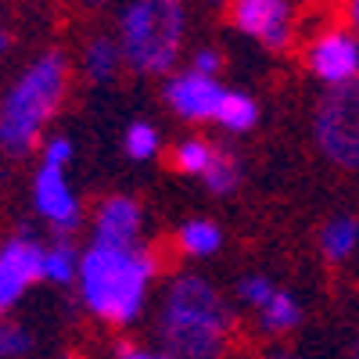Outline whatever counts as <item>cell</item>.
Instances as JSON below:
<instances>
[{
	"mask_svg": "<svg viewBox=\"0 0 359 359\" xmlns=\"http://www.w3.org/2000/svg\"><path fill=\"white\" fill-rule=\"evenodd\" d=\"M158 277V255L144 245L115 248V245H94L79 259L76 291L90 316L111 327H130L147 309Z\"/></svg>",
	"mask_w": 359,
	"mask_h": 359,
	"instance_id": "1",
	"label": "cell"
},
{
	"mask_svg": "<svg viewBox=\"0 0 359 359\" xmlns=\"http://www.w3.org/2000/svg\"><path fill=\"white\" fill-rule=\"evenodd\" d=\"M155 331L176 359H219L233 338V309L201 273H176L165 284Z\"/></svg>",
	"mask_w": 359,
	"mask_h": 359,
	"instance_id": "2",
	"label": "cell"
},
{
	"mask_svg": "<svg viewBox=\"0 0 359 359\" xmlns=\"http://www.w3.org/2000/svg\"><path fill=\"white\" fill-rule=\"evenodd\" d=\"M72 65L65 50H43L29 62L0 97V151L22 158L43 144L50 118L69 94Z\"/></svg>",
	"mask_w": 359,
	"mask_h": 359,
	"instance_id": "3",
	"label": "cell"
},
{
	"mask_svg": "<svg viewBox=\"0 0 359 359\" xmlns=\"http://www.w3.org/2000/svg\"><path fill=\"white\" fill-rule=\"evenodd\" d=\"M115 33L130 72L172 76L187 40V0H126Z\"/></svg>",
	"mask_w": 359,
	"mask_h": 359,
	"instance_id": "4",
	"label": "cell"
},
{
	"mask_svg": "<svg viewBox=\"0 0 359 359\" xmlns=\"http://www.w3.org/2000/svg\"><path fill=\"white\" fill-rule=\"evenodd\" d=\"M313 140L334 165H359V79L323 90L313 111Z\"/></svg>",
	"mask_w": 359,
	"mask_h": 359,
	"instance_id": "5",
	"label": "cell"
},
{
	"mask_svg": "<svg viewBox=\"0 0 359 359\" xmlns=\"http://www.w3.org/2000/svg\"><path fill=\"white\" fill-rule=\"evenodd\" d=\"M306 65L327 90L359 79V36L348 25L320 29L306 47Z\"/></svg>",
	"mask_w": 359,
	"mask_h": 359,
	"instance_id": "6",
	"label": "cell"
},
{
	"mask_svg": "<svg viewBox=\"0 0 359 359\" xmlns=\"http://www.w3.org/2000/svg\"><path fill=\"white\" fill-rule=\"evenodd\" d=\"M223 97H226V86L219 83V76H201L194 69L165 76L162 86L165 108L184 123H216Z\"/></svg>",
	"mask_w": 359,
	"mask_h": 359,
	"instance_id": "7",
	"label": "cell"
},
{
	"mask_svg": "<svg viewBox=\"0 0 359 359\" xmlns=\"http://www.w3.org/2000/svg\"><path fill=\"white\" fill-rule=\"evenodd\" d=\"M33 208L36 216L54 230V233H76L83 226V201L69 180V169H50V165H40L36 176H33Z\"/></svg>",
	"mask_w": 359,
	"mask_h": 359,
	"instance_id": "8",
	"label": "cell"
},
{
	"mask_svg": "<svg viewBox=\"0 0 359 359\" xmlns=\"http://www.w3.org/2000/svg\"><path fill=\"white\" fill-rule=\"evenodd\" d=\"M230 25L266 50H284L294 36V15L287 0H230Z\"/></svg>",
	"mask_w": 359,
	"mask_h": 359,
	"instance_id": "9",
	"label": "cell"
},
{
	"mask_svg": "<svg viewBox=\"0 0 359 359\" xmlns=\"http://www.w3.org/2000/svg\"><path fill=\"white\" fill-rule=\"evenodd\" d=\"M36 280H43V245L22 233L8 237L0 245V316L15 309Z\"/></svg>",
	"mask_w": 359,
	"mask_h": 359,
	"instance_id": "10",
	"label": "cell"
},
{
	"mask_svg": "<svg viewBox=\"0 0 359 359\" xmlns=\"http://www.w3.org/2000/svg\"><path fill=\"white\" fill-rule=\"evenodd\" d=\"M90 230H94V245L133 248L140 245V233H144V208L130 194H111L97 205Z\"/></svg>",
	"mask_w": 359,
	"mask_h": 359,
	"instance_id": "11",
	"label": "cell"
},
{
	"mask_svg": "<svg viewBox=\"0 0 359 359\" xmlns=\"http://www.w3.org/2000/svg\"><path fill=\"white\" fill-rule=\"evenodd\" d=\"M79 69L90 83H111L118 76V69H126L118 40L115 36H90L79 50Z\"/></svg>",
	"mask_w": 359,
	"mask_h": 359,
	"instance_id": "12",
	"label": "cell"
},
{
	"mask_svg": "<svg viewBox=\"0 0 359 359\" xmlns=\"http://www.w3.org/2000/svg\"><path fill=\"white\" fill-rule=\"evenodd\" d=\"M255 323H259L262 334H287L302 323V306H298V298L291 291L277 287L269 294V302L262 309H255Z\"/></svg>",
	"mask_w": 359,
	"mask_h": 359,
	"instance_id": "13",
	"label": "cell"
},
{
	"mask_svg": "<svg viewBox=\"0 0 359 359\" xmlns=\"http://www.w3.org/2000/svg\"><path fill=\"white\" fill-rule=\"evenodd\" d=\"M176 248L187 259H208L223 248V230L212 219H187L176 230Z\"/></svg>",
	"mask_w": 359,
	"mask_h": 359,
	"instance_id": "14",
	"label": "cell"
},
{
	"mask_svg": "<svg viewBox=\"0 0 359 359\" xmlns=\"http://www.w3.org/2000/svg\"><path fill=\"white\" fill-rule=\"evenodd\" d=\"M320 252L331 262H348L359 252V223L352 216H334L320 230Z\"/></svg>",
	"mask_w": 359,
	"mask_h": 359,
	"instance_id": "15",
	"label": "cell"
},
{
	"mask_svg": "<svg viewBox=\"0 0 359 359\" xmlns=\"http://www.w3.org/2000/svg\"><path fill=\"white\" fill-rule=\"evenodd\" d=\"M79 259L83 252L69 241V237H57L54 245L43 248V280L47 284H76L79 277Z\"/></svg>",
	"mask_w": 359,
	"mask_h": 359,
	"instance_id": "16",
	"label": "cell"
},
{
	"mask_svg": "<svg viewBox=\"0 0 359 359\" xmlns=\"http://www.w3.org/2000/svg\"><path fill=\"white\" fill-rule=\"evenodd\" d=\"M216 123H219L226 133H233V137L255 130V126H259V104H255V97L245 94V90H226Z\"/></svg>",
	"mask_w": 359,
	"mask_h": 359,
	"instance_id": "17",
	"label": "cell"
},
{
	"mask_svg": "<svg viewBox=\"0 0 359 359\" xmlns=\"http://www.w3.org/2000/svg\"><path fill=\"white\" fill-rule=\"evenodd\" d=\"M216 151L219 147L212 140H205V137H184L176 144V151H172V165L180 172H187V176H205L208 165L216 162Z\"/></svg>",
	"mask_w": 359,
	"mask_h": 359,
	"instance_id": "18",
	"label": "cell"
},
{
	"mask_svg": "<svg viewBox=\"0 0 359 359\" xmlns=\"http://www.w3.org/2000/svg\"><path fill=\"white\" fill-rule=\"evenodd\" d=\"M123 147L133 162H151L162 151V133L151 123H130L123 133Z\"/></svg>",
	"mask_w": 359,
	"mask_h": 359,
	"instance_id": "19",
	"label": "cell"
},
{
	"mask_svg": "<svg viewBox=\"0 0 359 359\" xmlns=\"http://www.w3.org/2000/svg\"><path fill=\"white\" fill-rule=\"evenodd\" d=\"M205 187L212 194H230L237 184H241V162H237L233 151H226V147H219L216 151V162L208 165V172L201 176Z\"/></svg>",
	"mask_w": 359,
	"mask_h": 359,
	"instance_id": "20",
	"label": "cell"
},
{
	"mask_svg": "<svg viewBox=\"0 0 359 359\" xmlns=\"http://www.w3.org/2000/svg\"><path fill=\"white\" fill-rule=\"evenodd\" d=\"M29 348H33V334H29L18 320L0 316V359H18Z\"/></svg>",
	"mask_w": 359,
	"mask_h": 359,
	"instance_id": "21",
	"label": "cell"
},
{
	"mask_svg": "<svg viewBox=\"0 0 359 359\" xmlns=\"http://www.w3.org/2000/svg\"><path fill=\"white\" fill-rule=\"evenodd\" d=\"M273 291H277V284L269 280V277H262V273H248V277L237 280V302L248 306V309L255 313V309H262V306L269 302V294H273Z\"/></svg>",
	"mask_w": 359,
	"mask_h": 359,
	"instance_id": "22",
	"label": "cell"
},
{
	"mask_svg": "<svg viewBox=\"0 0 359 359\" xmlns=\"http://www.w3.org/2000/svg\"><path fill=\"white\" fill-rule=\"evenodd\" d=\"M40 151V165H50V169H69V162L76 158V147L65 133H50L43 137V144L36 147Z\"/></svg>",
	"mask_w": 359,
	"mask_h": 359,
	"instance_id": "23",
	"label": "cell"
},
{
	"mask_svg": "<svg viewBox=\"0 0 359 359\" xmlns=\"http://www.w3.org/2000/svg\"><path fill=\"white\" fill-rule=\"evenodd\" d=\"M191 69L201 72V76H219V69H223V54H219L216 47H198V50L191 54Z\"/></svg>",
	"mask_w": 359,
	"mask_h": 359,
	"instance_id": "24",
	"label": "cell"
},
{
	"mask_svg": "<svg viewBox=\"0 0 359 359\" xmlns=\"http://www.w3.org/2000/svg\"><path fill=\"white\" fill-rule=\"evenodd\" d=\"M115 359H176V355H169L165 348L158 352V348H137V345H118V355Z\"/></svg>",
	"mask_w": 359,
	"mask_h": 359,
	"instance_id": "25",
	"label": "cell"
},
{
	"mask_svg": "<svg viewBox=\"0 0 359 359\" xmlns=\"http://www.w3.org/2000/svg\"><path fill=\"white\" fill-rule=\"evenodd\" d=\"M341 18H345V25L352 29V33L359 36V0H345V4H341Z\"/></svg>",
	"mask_w": 359,
	"mask_h": 359,
	"instance_id": "26",
	"label": "cell"
},
{
	"mask_svg": "<svg viewBox=\"0 0 359 359\" xmlns=\"http://www.w3.org/2000/svg\"><path fill=\"white\" fill-rule=\"evenodd\" d=\"M8 47H11V33H8V25L0 22V54H4Z\"/></svg>",
	"mask_w": 359,
	"mask_h": 359,
	"instance_id": "27",
	"label": "cell"
},
{
	"mask_svg": "<svg viewBox=\"0 0 359 359\" xmlns=\"http://www.w3.org/2000/svg\"><path fill=\"white\" fill-rule=\"evenodd\" d=\"M79 4H83V8H104L108 0H79Z\"/></svg>",
	"mask_w": 359,
	"mask_h": 359,
	"instance_id": "28",
	"label": "cell"
},
{
	"mask_svg": "<svg viewBox=\"0 0 359 359\" xmlns=\"http://www.w3.org/2000/svg\"><path fill=\"white\" fill-rule=\"evenodd\" d=\"M352 359H359V341H355V352H352Z\"/></svg>",
	"mask_w": 359,
	"mask_h": 359,
	"instance_id": "29",
	"label": "cell"
},
{
	"mask_svg": "<svg viewBox=\"0 0 359 359\" xmlns=\"http://www.w3.org/2000/svg\"><path fill=\"white\" fill-rule=\"evenodd\" d=\"M205 4H219V0H205Z\"/></svg>",
	"mask_w": 359,
	"mask_h": 359,
	"instance_id": "30",
	"label": "cell"
},
{
	"mask_svg": "<svg viewBox=\"0 0 359 359\" xmlns=\"http://www.w3.org/2000/svg\"><path fill=\"white\" fill-rule=\"evenodd\" d=\"M273 359H287V355H273Z\"/></svg>",
	"mask_w": 359,
	"mask_h": 359,
	"instance_id": "31",
	"label": "cell"
}]
</instances>
